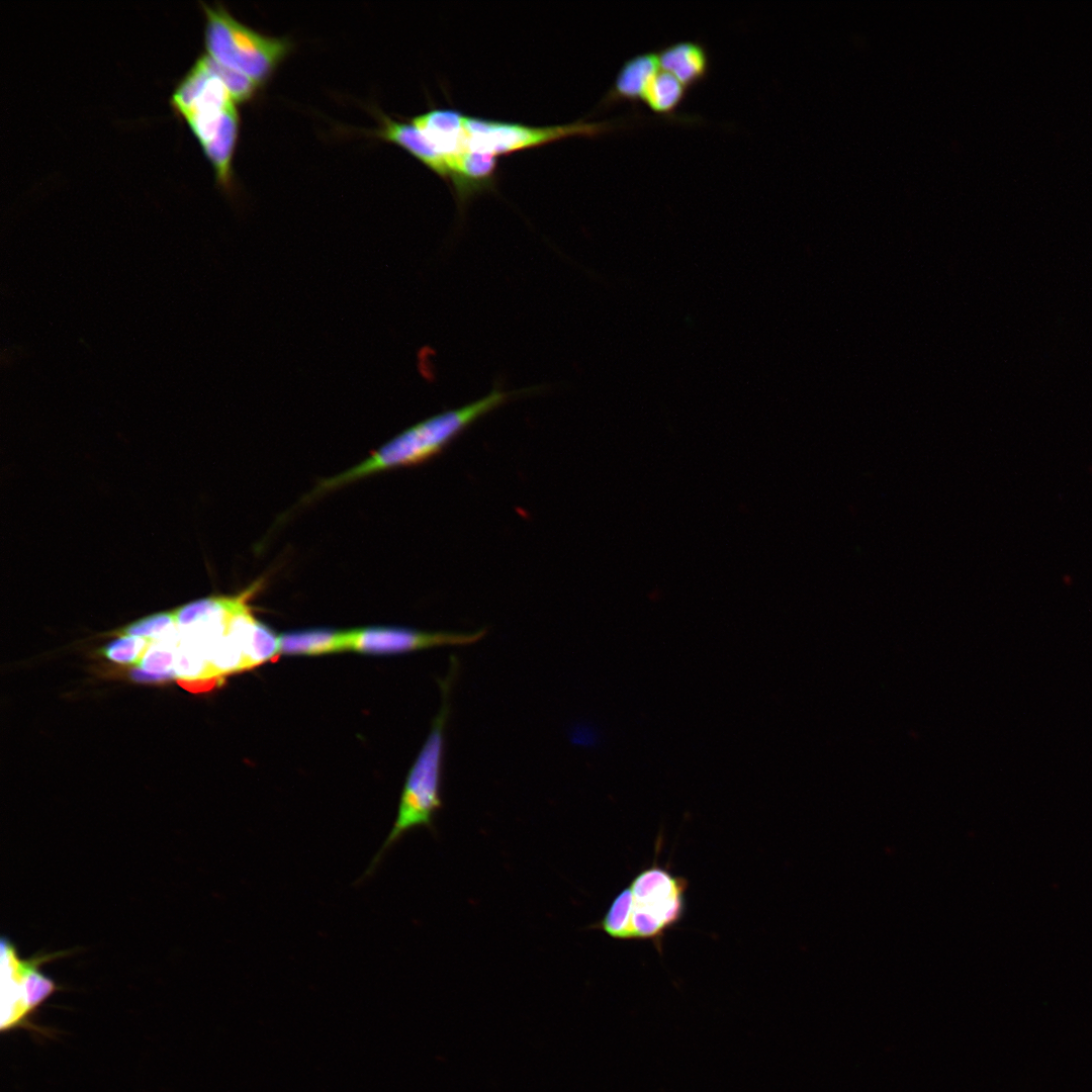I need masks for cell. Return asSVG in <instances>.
I'll return each instance as SVG.
<instances>
[{
  "label": "cell",
  "mask_w": 1092,
  "mask_h": 1092,
  "mask_svg": "<svg viewBox=\"0 0 1092 1092\" xmlns=\"http://www.w3.org/2000/svg\"><path fill=\"white\" fill-rule=\"evenodd\" d=\"M688 880L654 859L640 870L593 925L609 937L650 941L661 953L666 934L682 920Z\"/></svg>",
  "instance_id": "6da1fadb"
},
{
  "label": "cell",
  "mask_w": 1092,
  "mask_h": 1092,
  "mask_svg": "<svg viewBox=\"0 0 1092 1092\" xmlns=\"http://www.w3.org/2000/svg\"><path fill=\"white\" fill-rule=\"evenodd\" d=\"M537 390L538 387H529L506 391L494 387L479 399L433 416L405 430L357 466L323 481L318 490L331 489L377 471L425 462L441 453L482 417L518 395Z\"/></svg>",
  "instance_id": "7a4b0ae2"
},
{
  "label": "cell",
  "mask_w": 1092,
  "mask_h": 1092,
  "mask_svg": "<svg viewBox=\"0 0 1092 1092\" xmlns=\"http://www.w3.org/2000/svg\"><path fill=\"white\" fill-rule=\"evenodd\" d=\"M456 673L457 661L453 658L447 675L439 681L442 703L433 720L431 731L407 774L395 821L373 857L365 877L374 872L390 847L410 830L418 827L431 829L434 817L442 807L441 784L445 731L450 713L449 697Z\"/></svg>",
  "instance_id": "3957f363"
},
{
  "label": "cell",
  "mask_w": 1092,
  "mask_h": 1092,
  "mask_svg": "<svg viewBox=\"0 0 1092 1092\" xmlns=\"http://www.w3.org/2000/svg\"><path fill=\"white\" fill-rule=\"evenodd\" d=\"M207 55L219 64L265 84L291 50L290 40L263 34L234 18L219 4L201 3Z\"/></svg>",
  "instance_id": "277c9868"
},
{
  "label": "cell",
  "mask_w": 1092,
  "mask_h": 1092,
  "mask_svg": "<svg viewBox=\"0 0 1092 1092\" xmlns=\"http://www.w3.org/2000/svg\"><path fill=\"white\" fill-rule=\"evenodd\" d=\"M1 1029L23 1025L28 1016L57 989L56 983L40 971V965L63 952L35 954L20 959L15 944L1 938Z\"/></svg>",
  "instance_id": "5b68a950"
},
{
  "label": "cell",
  "mask_w": 1092,
  "mask_h": 1092,
  "mask_svg": "<svg viewBox=\"0 0 1092 1092\" xmlns=\"http://www.w3.org/2000/svg\"><path fill=\"white\" fill-rule=\"evenodd\" d=\"M468 150L492 156L541 147L568 136L598 135L616 127L610 122L575 121L567 124L531 126L519 122L465 115Z\"/></svg>",
  "instance_id": "8992f818"
},
{
  "label": "cell",
  "mask_w": 1092,
  "mask_h": 1092,
  "mask_svg": "<svg viewBox=\"0 0 1092 1092\" xmlns=\"http://www.w3.org/2000/svg\"><path fill=\"white\" fill-rule=\"evenodd\" d=\"M486 629L470 633L428 632L400 627H370L336 631L334 652L395 654L439 646H464L479 641Z\"/></svg>",
  "instance_id": "52a82bcc"
},
{
  "label": "cell",
  "mask_w": 1092,
  "mask_h": 1092,
  "mask_svg": "<svg viewBox=\"0 0 1092 1092\" xmlns=\"http://www.w3.org/2000/svg\"><path fill=\"white\" fill-rule=\"evenodd\" d=\"M465 114L453 108H433L411 119L447 165L468 151Z\"/></svg>",
  "instance_id": "ba28073f"
},
{
  "label": "cell",
  "mask_w": 1092,
  "mask_h": 1092,
  "mask_svg": "<svg viewBox=\"0 0 1092 1092\" xmlns=\"http://www.w3.org/2000/svg\"><path fill=\"white\" fill-rule=\"evenodd\" d=\"M459 209L474 195L491 189L494 184L497 159L495 156L466 151L448 164Z\"/></svg>",
  "instance_id": "9c48e42d"
},
{
  "label": "cell",
  "mask_w": 1092,
  "mask_h": 1092,
  "mask_svg": "<svg viewBox=\"0 0 1092 1092\" xmlns=\"http://www.w3.org/2000/svg\"><path fill=\"white\" fill-rule=\"evenodd\" d=\"M660 70L672 74L689 90L703 83L710 72L708 48L699 40H678L656 50Z\"/></svg>",
  "instance_id": "30bf717a"
},
{
  "label": "cell",
  "mask_w": 1092,
  "mask_h": 1092,
  "mask_svg": "<svg viewBox=\"0 0 1092 1092\" xmlns=\"http://www.w3.org/2000/svg\"><path fill=\"white\" fill-rule=\"evenodd\" d=\"M380 121L374 135L402 148L443 180L450 182L447 162L413 122L397 121L384 114L380 115Z\"/></svg>",
  "instance_id": "8fae6325"
},
{
  "label": "cell",
  "mask_w": 1092,
  "mask_h": 1092,
  "mask_svg": "<svg viewBox=\"0 0 1092 1092\" xmlns=\"http://www.w3.org/2000/svg\"><path fill=\"white\" fill-rule=\"evenodd\" d=\"M659 70L656 50L629 58L620 68L603 103L642 102L648 84Z\"/></svg>",
  "instance_id": "7c38bea8"
},
{
  "label": "cell",
  "mask_w": 1092,
  "mask_h": 1092,
  "mask_svg": "<svg viewBox=\"0 0 1092 1092\" xmlns=\"http://www.w3.org/2000/svg\"><path fill=\"white\" fill-rule=\"evenodd\" d=\"M239 115L236 106L226 110L216 134L201 146L210 162L218 185L229 190L232 187V161L239 134Z\"/></svg>",
  "instance_id": "4fadbf2b"
},
{
  "label": "cell",
  "mask_w": 1092,
  "mask_h": 1092,
  "mask_svg": "<svg viewBox=\"0 0 1092 1092\" xmlns=\"http://www.w3.org/2000/svg\"><path fill=\"white\" fill-rule=\"evenodd\" d=\"M688 91L672 74L659 70L648 84L642 102L657 115L673 117Z\"/></svg>",
  "instance_id": "5bb4252c"
},
{
  "label": "cell",
  "mask_w": 1092,
  "mask_h": 1092,
  "mask_svg": "<svg viewBox=\"0 0 1092 1092\" xmlns=\"http://www.w3.org/2000/svg\"><path fill=\"white\" fill-rule=\"evenodd\" d=\"M115 634L141 637L151 642H163L173 645H178L180 641L174 610L144 617L116 631Z\"/></svg>",
  "instance_id": "9a60e30c"
},
{
  "label": "cell",
  "mask_w": 1092,
  "mask_h": 1092,
  "mask_svg": "<svg viewBox=\"0 0 1092 1092\" xmlns=\"http://www.w3.org/2000/svg\"><path fill=\"white\" fill-rule=\"evenodd\" d=\"M336 631L307 630L279 636L280 654L322 655L334 653Z\"/></svg>",
  "instance_id": "2e32d148"
},
{
  "label": "cell",
  "mask_w": 1092,
  "mask_h": 1092,
  "mask_svg": "<svg viewBox=\"0 0 1092 1092\" xmlns=\"http://www.w3.org/2000/svg\"><path fill=\"white\" fill-rule=\"evenodd\" d=\"M151 641L141 637L119 635L100 649L107 659L119 664H138Z\"/></svg>",
  "instance_id": "e0dca14e"
},
{
  "label": "cell",
  "mask_w": 1092,
  "mask_h": 1092,
  "mask_svg": "<svg viewBox=\"0 0 1092 1092\" xmlns=\"http://www.w3.org/2000/svg\"><path fill=\"white\" fill-rule=\"evenodd\" d=\"M177 646L163 642H152L136 666L151 674L170 675L176 678L174 666Z\"/></svg>",
  "instance_id": "ac0fdd59"
},
{
  "label": "cell",
  "mask_w": 1092,
  "mask_h": 1092,
  "mask_svg": "<svg viewBox=\"0 0 1092 1092\" xmlns=\"http://www.w3.org/2000/svg\"><path fill=\"white\" fill-rule=\"evenodd\" d=\"M210 67L220 78L235 102L245 103L252 100L259 89V85L248 76L228 68L209 56Z\"/></svg>",
  "instance_id": "d6986e66"
},
{
  "label": "cell",
  "mask_w": 1092,
  "mask_h": 1092,
  "mask_svg": "<svg viewBox=\"0 0 1092 1092\" xmlns=\"http://www.w3.org/2000/svg\"><path fill=\"white\" fill-rule=\"evenodd\" d=\"M224 680L219 678L177 679V684L182 689L192 694H200L212 691L213 689L221 686Z\"/></svg>",
  "instance_id": "ffe728a7"
},
{
  "label": "cell",
  "mask_w": 1092,
  "mask_h": 1092,
  "mask_svg": "<svg viewBox=\"0 0 1092 1092\" xmlns=\"http://www.w3.org/2000/svg\"><path fill=\"white\" fill-rule=\"evenodd\" d=\"M129 676H130V678L132 680L139 681V682H162V681H166V680H170V679L175 678V677L170 676V675L151 674V673H148V672L142 670L138 666L135 668L130 669Z\"/></svg>",
  "instance_id": "44dd1931"
}]
</instances>
